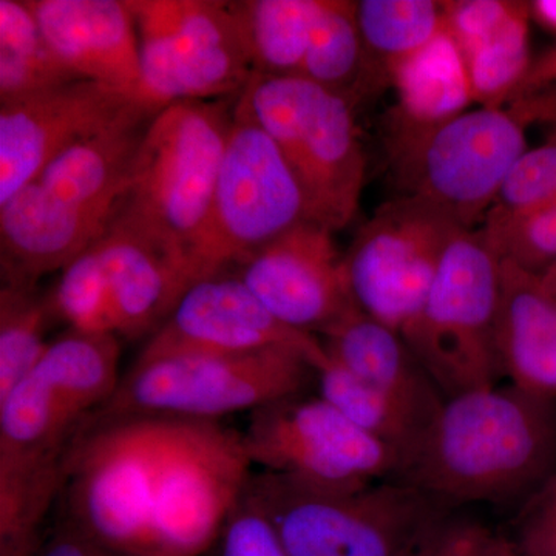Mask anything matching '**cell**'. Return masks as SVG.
Wrapping results in <instances>:
<instances>
[{
    "mask_svg": "<svg viewBox=\"0 0 556 556\" xmlns=\"http://www.w3.org/2000/svg\"><path fill=\"white\" fill-rule=\"evenodd\" d=\"M252 468L241 431L219 420L91 416L70 453L64 519L126 556H197Z\"/></svg>",
    "mask_w": 556,
    "mask_h": 556,
    "instance_id": "obj_1",
    "label": "cell"
},
{
    "mask_svg": "<svg viewBox=\"0 0 556 556\" xmlns=\"http://www.w3.org/2000/svg\"><path fill=\"white\" fill-rule=\"evenodd\" d=\"M115 334L72 331L51 340L35 369L0 399V551L35 543L64 486L70 453L118 388Z\"/></svg>",
    "mask_w": 556,
    "mask_h": 556,
    "instance_id": "obj_2",
    "label": "cell"
},
{
    "mask_svg": "<svg viewBox=\"0 0 556 556\" xmlns=\"http://www.w3.org/2000/svg\"><path fill=\"white\" fill-rule=\"evenodd\" d=\"M556 473V399L511 386L445 401L396 481L453 510L525 504Z\"/></svg>",
    "mask_w": 556,
    "mask_h": 556,
    "instance_id": "obj_3",
    "label": "cell"
},
{
    "mask_svg": "<svg viewBox=\"0 0 556 556\" xmlns=\"http://www.w3.org/2000/svg\"><path fill=\"white\" fill-rule=\"evenodd\" d=\"M237 100L181 101L160 110L110 222L163 249L185 270L186 281L189 251L206 225Z\"/></svg>",
    "mask_w": 556,
    "mask_h": 556,
    "instance_id": "obj_4",
    "label": "cell"
},
{
    "mask_svg": "<svg viewBox=\"0 0 556 556\" xmlns=\"http://www.w3.org/2000/svg\"><path fill=\"white\" fill-rule=\"evenodd\" d=\"M247 493L289 556H415L455 511L396 479L339 492L258 471Z\"/></svg>",
    "mask_w": 556,
    "mask_h": 556,
    "instance_id": "obj_5",
    "label": "cell"
},
{
    "mask_svg": "<svg viewBox=\"0 0 556 556\" xmlns=\"http://www.w3.org/2000/svg\"><path fill=\"white\" fill-rule=\"evenodd\" d=\"M240 102L298 177L311 222L331 232L346 228L367 172L350 101L300 76L254 75Z\"/></svg>",
    "mask_w": 556,
    "mask_h": 556,
    "instance_id": "obj_6",
    "label": "cell"
},
{
    "mask_svg": "<svg viewBox=\"0 0 556 556\" xmlns=\"http://www.w3.org/2000/svg\"><path fill=\"white\" fill-rule=\"evenodd\" d=\"M501 260L484 229L452 240L422 306L402 338L445 399L497 386Z\"/></svg>",
    "mask_w": 556,
    "mask_h": 556,
    "instance_id": "obj_7",
    "label": "cell"
},
{
    "mask_svg": "<svg viewBox=\"0 0 556 556\" xmlns=\"http://www.w3.org/2000/svg\"><path fill=\"white\" fill-rule=\"evenodd\" d=\"M316 382V365L294 348L167 357L134 365L93 417L219 420L306 393Z\"/></svg>",
    "mask_w": 556,
    "mask_h": 556,
    "instance_id": "obj_8",
    "label": "cell"
},
{
    "mask_svg": "<svg viewBox=\"0 0 556 556\" xmlns=\"http://www.w3.org/2000/svg\"><path fill=\"white\" fill-rule=\"evenodd\" d=\"M308 219L298 177L239 97L206 225L189 251V287Z\"/></svg>",
    "mask_w": 556,
    "mask_h": 556,
    "instance_id": "obj_9",
    "label": "cell"
},
{
    "mask_svg": "<svg viewBox=\"0 0 556 556\" xmlns=\"http://www.w3.org/2000/svg\"><path fill=\"white\" fill-rule=\"evenodd\" d=\"M526 129L508 108L466 112L433 129L387 135L402 195L420 197L473 229L527 152Z\"/></svg>",
    "mask_w": 556,
    "mask_h": 556,
    "instance_id": "obj_10",
    "label": "cell"
},
{
    "mask_svg": "<svg viewBox=\"0 0 556 556\" xmlns=\"http://www.w3.org/2000/svg\"><path fill=\"white\" fill-rule=\"evenodd\" d=\"M129 5L137 22L141 100L153 109L237 98L254 78L232 2L129 0Z\"/></svg>",
    "mask_w": 556,
    "mask_h": 556,
    "instance_id": "obj_11",
    "label": "cell"
},
{
    "mask_svg": "<svg viewBox=\"0 0 556 556\" xmlns=\"http://www.w3.org/2000/svg\"><path fill=\"white\" fill-rule=\"evenodd\" d=\"M252 466L317 489L351 492L396 478L401 456L308 391L249 413Z\"/></svg>",
    "mask_w": 556,
    "mask_h": 556,
    "instance_id": "obj_12",
    "label": "cell"
},
{
    "mask_svg": "<svg viewBox=\"0 0 556 556\" xmlns=\"http://www.w3.org/2000/svg\"><path fill=\"white\" fill-rule=\"evenodd\" d=\"M459 225L420 197L401 195L362 226L343 266L362 313L401 334L422 306Z\"/></svg>",
    "mask_w": 556,
    "mask_h": 556,
    "instance_id": "obj_13",
    "label": "cell"
},
{
    "mask_svg": "<svg viewBox=\"0 0 556 556\" xmlns=\"http://www.w3.org/2000/svg\"><path fill=\"white\" fill-rule=\"evenodd\" d=\"M294 348L318 369L328 354L316 336L277 320L230 269L195 281L163 325L139 351L134 365L197 354H241L266 348Z\"/></svg>",
    "mask_w": 556,
    "mask_h": 556,
    "instance_id": "obj_14",
    "label": "cell"
},
{
    "mask_svg": "<svg viewBox=\"0 0 556 556\" xmlns=\"http://www.w3.org/2000/svg\"><path fill=\"white\" fill-rule=\"evenodd\" d=\"M332 233L308 219L229 269L277 320L320 339L358 309Z\"/></svg>",
    "mask_w": 556,
    "mask_h": 556,
    "instance_id": "obj_15",
    "label": "cell"
},
{
    "mask_svg": "<svg viewBox=\"0 0 556 556\" xmlns=\"http://www.w3.org/2000/svg\"><path fill=\"white\" fill-rule=\"evenodd\" d=\"M139 98L105 84L79 79L0 104V204L60 156L93 137Z\"/></svg>",
    "mask_w": 556,
    "mask_h": 556,
    "instance_id": "obj_16",
    "label": "cell"
},
{
    "mask_svg": "<svg viewBox=\"0 0 556 556\" xmlns=\"http://www.w3.org/2000/svg\"><path fill=\"white\" fill-rule=\"evenodd\" d=\"M25 2L51 49L78 78L141 100L138 30L129 0Z\"/></svg>",
    "mask_w": 556,
    "mask_h": 556,
    "instance_id": "obj_17",
    "label": "cell"
},
{
    "mask_svg": "<svg viewBox=\"0 0 556 556\" xmlns=\"http://www.w3.org/2000/svg\"><path fill=\"white\" fill-rule=\"evenodd\" d=\"M113 214L64 203L35 179L0 204L2 281L38 283L104 236Z\"/></svg>",
    "mask_w": 556,
    "mask_h": 556,
    "instance_id": "obj_18",
    "label": "cell"
},
{
    "mask_svg": "<svg viewBox=\"0 0 556 556\" xmlns=\"http://www.w3.org/2000/svg\"><path fill=\"white\" fill-rule=\"evenodd\" d=\"M495 343L501 375L535 396L556 399V295L543 277L501 262Z\"/></svg>",
    "mask_w": 556,
    "mask_h": 556,
    "instance_id": "obj_19",
    "label": "cell"
},
{
    "mask_svg": "<svg viewBox=\"0 0 556 556\" xmlns=\"http://www.w3.org/2000/svg\"><path fill=\"white\" fill-rule=\"evenodd\" d=\"M320 340L331 361L427 428L447 401L404 338L361 309L329 328Z\"/></svg>",
    "mask_w": 556,
    "mask_h": 556,
    "instance_id": "obj_20",
    "label": "cell"
},
{
    "mask_svg": "<svg viewBox=\"0 0 556 556\" xmlns=\"http://www.w3.org/2000/svg\"><path fill=\"white\" fill-rule=\"evenodd\" d=\"M159 112L148 102H135L104 130L64 150L36 179L64 203L113 214L129 185L139 146Z\"/></svg>",
    "mask_w": 556,
    "mask_h": 556,
    "instance_id": "obj_21",
    "label": "cell"
},
{
    "mask_svg": "<svg viewBox=\"0 0 556 556\" xmlns=\"http://www.w3.org/2000/svg\"><path fill=\"white\" fill-rule=\"evenodd\" d=\"M100 248L118 338L152 336L188 289L185 270L169 254L110 223Z\"/></svg>",
    "mask_w": 556,
    "mask_h": 556,
    "instance_id": "obj_22",
    "label": "cell"
},
{
    "mask_svg": "<svg viewBox=\"0 0 556 556\" xmlns=\"http://www.w3.org/2000/svg\"><path fill=\"white\" fill-rule=\"evenodd\" d=\"M391 87L397 102L388 135L433 129L463 115L475 102L466 61L445 24L437 38L396 70Z\"/></svg>",
    "mask_w": 556,
    "mask_h": 556,
    "instance_id": "obj_23",
    "label": "cell"
},
{
    "mask_svg": "<svg viewBox=\"0 0 556 556\" xmlns=\"http://www.w3.org/2000/svg\"><path fill=\"white\" fill-rule=\"evenodd\" d=\"M357 24L362 72L354 109L391 87L396 70L444 30V10L434 0H361Z\"/></svg>",
    "mask_w": 556,
    "mask_h": 556,
    "instance_id": "obj_24",
    "label": "cell"
},
{
    "mask_svg": "<svg viewBox=\"0 0 556 556\" xmlns=\"http://www.w3.org/2000/svg\"><path fill=\"white\" fill-rule=\"evenodd\" d=\"M530 3L514 2L503 20L459 47L471 94L481 108H506L532 67L529 46Z\"/></svg>",
    "mask_w": 556,
    "mask_h": 556,
    "instance_id": "obj_25",
    "label": "cell"
},
{
    "mask_svg": "<svg viewBox=\"0 0 556 556\" xmlns=\"http://www.w3.org/2000/svg\"><path fill=\"white\" fill-rule=\"evenodd\" d=\"M255 75L299 76L313 36L320 0H239Z\"/></svg>",
    "mask_w": 556,
    "mask_h": 556,
    "instance_id": "obj_26",
    "label": "cell"
},
{
    "mask_svg": "<svg viewBox=\"0 0 556 556\" xmlns=\"http://www.w3.org/2000/svg\"><path fill=\"white\" fill-rule=\"evenodd\" d=\"M60 60L25 0H0V104L79 80Z\"/></svg>",
    "mask_w": 556,
    "mask_h": 556,
    "instance_id": "obj_27",
    "label": "cell"
},
{
    "mask_svg": "<svg viewBox=\"0 0 556 556\" xmlns=\"http://www.w3.org/2000/svg\"><path fill=\"white\" fill-rule=\"evenodd\" d=\"M316 387L317 393L354 426L393 448L401 456V467L426 433L427 427L415 416L329 357L317 371Z\"/></svg>",
    "mask_w": 556,
    "mask_h": 556,
    "instance_id": "obj_28",
    "label": "cell"
},
{
    "mask_svg": "<svg viewBox=\"0 0 556 556\" xmlns=\"http://www.w3.org/2000/svg\"><path fill=\"white\" fill-rule=\"evenodd\" d=\"M54 318L49 292L38 283L2 281L0 289V399L7 396L39 364L50 342Z\"/></svg>",
    "mask_w": 556,
    "mask_h": 556,
    "instance_id": "obj_29",
    "label": "cell"
},
{
    "mask_svg": "<svg viewBox=\"0 0 556 556\" xmlns=\"http://www.w3.org/2000/svg\"><path fill=\"white\" fill-rule=\"evenodd\" d=\"M362 72V40L357 2L320 0L313 36L300 78L336 91L353 105ZM354 108V105H353Z\"/></svg>",
    "mask_w": 556,
    "mask_h": 556,
    "instance_id": "obj_30",
    "label": "cell"
},
{
    "mask_svg": "<svg viewBox=\"0 0 556 556\" xmlns=\"http://www.w3.org/2000/svg\"><path fill=\"white\" fill-rule=\"evenodd\" d=\"M49 299L54 318L72 331L116 336L112 295L97 243L61 270Z\"/></svg>",
    "mask_w": 556,
    "mask_h": 556,
    "instance_id": "obj_31",
    "label": "cell"
},
{
    "mask_svg": "<svg viewBox=\"0 0 556 556\" xmlns=\"http://www.w3.org/2000/svg\"><path fill=\"white\" fill-rule=\"evenodd\" d=\"M501 260L544 277L556 265V206L510 212L493 206L482 226Z\"/></svg>",
    "mask_w": 556,
    "mask_h": 556,
    "instance_id": "obj_32",
    "label": "cell"
},
{
    "mask_svg": "<svg viewBox=\"0 0 556 556\" xmlns=\"http://www.w3.org/2000/svg\"><path fill=\"white\" fill-rule=\"evenodd\" d=\"M493 206L510 212L556 206V127L544 144L522 155Z\"/></svg>",
    "mask_w": 556,
    "mask_h": 556,
    "instance_id": "obj_33",
    "label": "cell"
},
{
    "mask_svg": "<svg viewBox=\"0 0 556 556\" xmlns=\"http://www.w3.org/2000/svg\"><path fill=\"white\" fill-rule=\"evenodd\" d=\"M415 556H518L514 543L485 522L452 511Z\"/></svg>",
    "mask_w": 556,
    "mask_h": 556,
    "instance_id": "obj_34",
    "label": "cell"
},
{
    "mask_svg": "<svg viewBox=\"0 0 556 556\" xmlns=\"http://www.w3.org/2000/svg\"><path fill=\"white\" fill-rule=\"evenodd\" d=\"M212 551L214 556H289L273 522L247 492L230 510Z\"/></svg>",
    "mask_w": 556,
    "mask_h": 556,
    "instance_id": "obj_35",
    "label": "cell"
},
{
    "mask_svg": "<svg viewBox=\"0 0 556 556\" xmlns=\"http://www.w3.org/2000/svg\"><path fill=\"white\" fill-rule=\"evenodd\" d=\"M515 526L518 556H556V473L522 504Z\"/></svg>",
    "mask_w": 556,
    "mask_h": 556,
    "instance_id": "obj_36",
    "label": "cell"
},
{
    "mask_svg": "<svg viewBox=\"0 0 556 556\" xmlns=\"http://www.w3.org/2000/svg\"><path fill=\"white\" fill-rule=\"evenodd\" d=\"M30 556H126L84 532L64 519L42 543H36Z\"/></svg>",
    "mask_w": 556,
    "mask_h": 556,
    "instance_id": "obj_37",
    "label": "cell"
},
{
    "mask_svg": "<svg viewBox=\"0 0 556 556\" xmlns=\"http://www.w3.org/2000/svg\"><path fill=\"white\" fill-rule=\"evenodd\" d=\"M529 78L535 87L546 86L556 79V50L540 64L532 65Z\"/></svg>",
    "mask_w": 556,
    "mask_h": 556,
    "instance_id": "obj_38",
    "label": "cell"
},
{
    "mask_svg": "<svg viewBox=\"0 0 556 556\" xmlns=\"http://www.w3.org/2000/svg\"><path fill=\"white\" fill-rule=\"evenodd\" d=\"M530 14L541 24L556 30V0H536L530 3Z\"/></svg>",
    "mask_w": 556,
    "mask_h": 556,
    "instance_id": "obj_39",
    "label": "cell"
},
{
    "mask_svg": "<svg viewBox=\"0 0 556 556\" xmlns=\"http://www.w3.org/2000/svg\"><path fill=\"white\" fill-rule=\"evenodd\" d=\"M543 278L544 281H546L547 287L551 288V291L556 295V265L552 266L551 270H548L546 276Z\"/></svg>",
    "mask_w": 556,
    "mask_h": 556,
    "instance_id": "obj_40",
    "label": "cell"
},
{
    "mask_svg": "<svg viewBox=\"0 0 556 556\" xmlns=\"http://www.w3.org/2000/svg\"><path fill=\"white\" fill-rule=\"evenodd\" d=\"M30 554H31V548L27 547V548H21V551L14 552V554L11 556H30Z\"/></svg>",
    "mask_w": 556,
    "mask_h": 556,
    "instance_id": "obj_41",
    "label": "cell"
}]
</instances>
